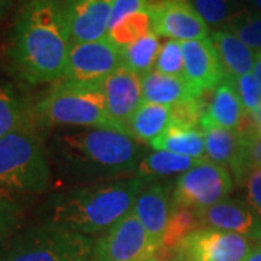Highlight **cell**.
<instances>
[{
  "mask_svg": "<svg viewBox=\"0 0 261 261\" xmlns=\"http://www.w3.org/2000/svg\"><path fill=\"white\" fill-rule=\"evenodd\" d=\"M47 151L60 177L80 186L129 176L145 157L138 141L112 128H60Z\"/></svg>",
  "mask_w": 261,
  "mask_h": 261,
  "instance_id": "6da1fadb",
  "label": "cell"
},
{
  "mask_svg": "<svg viewBox=\"0 0 261 261\" xmlns=\"http://www.w3.org/2000/svg\"><path fill=\"white\" fill-rule=\"evenodd\" d=\"M70 48L58 0H31L13 25L8 58L20 82L57 83L64 79Z\"/></svg>",
  "mask_w": 261,
  "mask_h": 261,
  "instance_id": "7a4b0ae2",
  "label": "cell"
},
{
  "mask_svg": "<svg viewBox=\"0 0 261 261\" xmlns=\"http://www.w3.org/2000/svg\"><path fill=\"white\" fill-rule=\"evenodd\" d=\"M144 186L145 181L141 178L126 177L57 192L39 206V224L60 226L87 237L109 231L129 214Z\"/></svg>",
  "mask_w": 261,
  "mask_h": 261,
  "instance_id": "3957f363",
  "label": "cell"
},
{
  "mask_svg": "<svg viewBox=\"0 0 261 261\" xmlns=\"http://www.w3.org/2000/svg\"><path fill=\"white\" fill-rule=\"evenodd\" d=\"M53 183V168L34 111L0 140V193L39 195Z\"/></svg>",
  "mask_w": 261,
  "mask_h": 261,
  "instance_id": "277c9868",
  "label": "cell"
},
{
  "mask_svg": "<svg viewBox=\"0 0 261 261\" xmlns=\"http://www.w3.org/2000/svg\"><path fill=\"white\" fill-rule=\"evenodd\" d=\"M41 129L47 128H112L102 86L79 84L67 80L54 83L34 106ZM119 130V129H118Z\"/></svg>",
  "mask_w": 261,
  "mask_h": 261,
  "instance_id": "5b68a950",
  "label": "cell"
},
{
  "mask_svg": "<svg viewBox=\"0 0 261 261\" xmlns=\"http://www.w3.org/2000/svg\"><path fill=\"white\" fill-rule=\"evenodd\" d=\"M94 245L92 237L39 224L16 233L0 254V261H89Z\"/></svg>",
  "mask_w": 261,
  "mask_h": 261,
  "instance_id": "8992f818",
  "label": "cell"
},
{
  "mask_svg": "<svg viewBox=\"0 0 261 261\" xmlns=\"http://www.w3.org/2000/svg\"><path fill=\"white\" fill-rule=\"evenodd\" d=\"M232 187V174L228 168L207 159L200 160L174 183L173 205L205 211L226 199Z\"/></svg>",
  "mask_w": 261,
  "mask_h": 261,
  "instance_id": "52a82bcc",
  "label": "cell"
},
{
  "mask_svg": "<svg viewBox=\"0 0 261 261\" xmlns=\"http://www.w3.org/2000/svg\"><path fill=\"white\" fill-rule=\"evenodd\" d=\"M161 250L129 212L96 243L93 261H149Z\"/></svg>",
  "mask_w": 261,
  "mask_h": 261,
  "instance_id": "ba28073f",
  "label": "cell"
},
{
  "mask_svg": "<svg viewBox=\"0 0 261 261\" xmlns=\"http://www.w3.org/2000/svg\"><path fill=\"white\" fill-rule=\"evenodd\" d=\"M123 65L122 49L111 38L71 44L63 80L79 84H102Z\"/></svg>",
  "mask_w": 261,
  "mask_h": 261,
  "instance_id": "9c48e42d",
  "label": "cell"
},
{
  "mask_svg": "<svg viewBox=\"0 0 261 261\" xmlns=\"http://www.w3.org/2000/svg\"><path fill=\"white\" fill-rule=\"evenodd\" d=\"M251 241L240 233L202 226L176 247L178 261H245Z\"/></svg>",
  "mask_w": 261,
  "mask_h": 261,
  "instance_id": "30bf717a",
  "label": "cell"
},
{
  "mask_svg": "<svg viewBox=\"0 0 261 261\" xmlns=\"http://www.w3.org/2000/svg\"><path fill=\"white\" fill-rule=\"evenodd\" d=\"M152 31L174 41H195L209 37V27L189 0H160L148 3Z\"/></svg>",
  "mask_w": 261,
  "mask_h": 261,
  "instance_id": "8fae6325",
  "label": "cell"
},
{
  "mask_svg": "<svg viewBox=\"0 0 261 261\" xmlns=\"http://www.w3.org/2000/svg\"><path fill=\"white\" fill-rule=\"evenodd\" d=\"M71 44L108 35L115 0H58Z\"/></svg>",
  "mask_w": 261,
  "mask_h": 261,
  "instance_id": "7c38bea8",
  "label": "cell"
},
{
  "mask_svg": "<svg viewBox=\"0 0 261 261\" xmlns=\"http://www.w3.org/2000/svg\"><path fill=\"white\" fill-rule=\"evenodd\" d=\"M109 116L119 130L126 132L130 116L144 102L141 75L122 65L102 84Z\"/></svg>",
  "mask_w": 261,
  "mask_h": 261,
  "instance_id": "4fadbf2b",
  "label": "cell"
},
{
  "mask_svg": "<svg viewBox=\"0 0 261 261\" xmlns=\"http://www.w3.org/2000/svg\"><path fill=\"white\" fill-rule=\"evenodd\" d=\"M185 79L199 93L212 92L224 80L225 71L211 38L181 42Z\"/></svg>",
  "mask_w": 261,
  "mask_h": 261,
  "instance_id": "5bb4252c",
  "label": "cell"
},
{
  "mask_svg": "<svg viewBox=\"0 0 261 261\" xmlns=\"http://www.w3.org/2000/svg\"><path fill=\"white\" fill-rule=\"evenodd\" d=\"M197 212L202 226L240 233L250 241H261V216L248 202L224 199L219 203Z\"/></svg>",
  "mask_w": 261,
  "mask_h": 261,
  "instance_id": "9a60e30c",
  "label": "cell"
},
{
  "mask_svg": "<svg viewBox=\"0 0 261 261\" xmlns=\"http://www.w3.org/2000/svg\"><path fill=\"white\" fill-rule=\"evenodd\" d=\"M171 207L173 192L170 190V187L163 185L161 181H151L145 183V186L142 187L130 212L135 215V218L140 221L149 237L161 247V241L171 215Z\"/></svg>",
  "mask_w": 261,
  "mask_h": 261,
  "instance_id": "2e32d148",
  "label": "cell"
},
{
  "mask_svg": "<svg viewBox=\"0 0 261 261\" xmlns=\"http://www.w3.org/2000/svg\"><path fill=\"white\" fill-rule=\"evenodd\" d=\"M200 129L205 137L206 159L231 170L237 178L243 157V134L240 130L218 126L205 118H202Z\"/></svg>",
  "mask_w": 261,
  "mask_h": 261,
  "instance_id": "e0dca14e",
  "label": "cell"
},
{
  "mask_svg": "<svg viewBox=\"0 0 261 261\" xmlns=\"http://www.w3.org/2000/svg\"><path fill=\"white\" fill-rule=\"evenodd\" d=\"M141 80L144 102L174 106L178 103L202 97V94L185 77L166 75L151 70L141 75Z\"/></svg>",
  "mask_w": 261,
  "mask_h": 261,
  "instance_id": "ac0fdd59",
  "label": "cell"
},
{
  "mask_svg": "<svg viewBox=\"0 0 261 261\" xmlns=\"http://www.w3.org/2000/svg\"><path fill=\"white\" fill-rule=\"evenodd\" d=\"M211 41L219 56L228 79H237L252 73L255 53L247 47L229 29H216L211 32Z\"/></svg>",
  "mask_w": 261,
  "mask_h": 261,
  "instance_id": "d6986e66",
  "label": "cell"
},
{
  "mask_svg": "<svg viewBox=\"0 0 261 261\" xmlns=\"http://www.w3.org/2000/svg\"><path fill=\"white\" fill-rule=\"evenodd\" d=\"M245 111L232 80L225 77L212 90V97L206 105L203 118L218 126L228 129H240Z\"/></svg>",
  "mask_w": 261,
  "mask_h": 261,
  "instance_id": "ffe728a7",
  "label": "cell"
},
{
  "mask_svg": "<svg viewBox=\"0 0 261 261\" xmlns=\"http://www.w3.org/2000/svg\"><path fill=\"white\" fill-rule=\"evenodd\" d=\"M173 123L171 106L142 102L126 125V132L132 138L151 144Z\"/></svg>",
  "mask_w": 261,
  "mask_h": 261,
  "instance_id": "44dd1931",
  "label": "cell"
},
{
  "mask_svg": "<svg viewBox=\"0 0 261 261\" xmlns=\"http://www.w3.org/2000/svg\"><path fill=\"white\" fill-rule=\"evenodd\" d=\"M157 151H168L193 160H205V137L197 126L171 123L159 138L149 144Z\"/></svg>",
  "mask_w": 261,
  "mask_h": 261,
  "instance_id": "7402d4cb",
  "label": "cell"
},
{
  "mask_svg": "<svg viewBox=\"0 0 261 261\" xmlns=\"http://www.w3.org/2000/svg\"><path fill=\"white\" fill-rule=\"evenodd\" d=\"M200 160H193L183 155H177L168 151H154L145 154V157L141 160L140 166L135 171V177L141 178L145 183L160 181L163 178L180 177L185 174Z\"/></svg>",
  "mask_w": 261,
  "mask_h": 261,
  "instance_id": "603a6c76",
  "label": "cell"
},
{
  "mask_svg": "<svg viewBox=\"0 0 261 261\" xmlns=\"http://www.w3.org/2000/svg\"><path fill=\"white\" fill-rule=\"evenodd\" d=\"M34 111L25 96L9 83L0 82V140L16 129Z\"/></svg>",
  "mask_w": 261,
  "mask_h": 261,
  "instance_id": "cb8c5ba5",
  "label": "cell"
},
{
  "mask_svg": "<svg viewBox=\"0 0 261 261\" xmlns=\"http://www.w3.org/2000/svg\"><path fill=\"white\" fill-rule=\"evenodd\" d=\"M192 6L205 20L207 27L216 29L226 28L233 19L248 10L247 0H189Z\"/></svg>",
  "mask_w": 261,
  "mask_h": 261,
  "instance_id": "d4e9b609",
  "label": "cell"
},
{
  "mask_svg": "<svg viewBox=\"0 0 261 261\" xmlns=\"http://www.w3.org/2000/svg\"><path fill=\"white\" fill-rule=\"evenodd\" d=\"M160 37L152 31L145 37L138 39L129 47L122 49L123 65L130 68L132 71L144 75L151 70H154V64L160 53Z\"/></svg>",
  "mask_w": 261,
  "mask_h": 261,
  "instance_id": "484cf974",
  "label": "cell"
},
{
  "mask_svg": "<svg viewBox=\"0 0 261 261\" xmlns=\"http://www.w3.org/2000/svg\"><path fill=\"white\" fill-rule=\"evenodd\" d=\"M152 32V22L147 10L135 12L122 18L115 27L109 29L108 37L115 45L123 49L129 47L138 39Z\"/></svg>",
  "mask_w": 261,
  "mask_h": 261,
  "instance_id": "4316f807",
  "label": "cell"
},
{
  "mask_svg": "<svg viewBox=\"0 0 261 261\" xmlns=\"http://www.w3.org/2000/svg\"><path fill=\"white\" fill-rule=\"evenodd\" d=\"M202 228L199 212L195 209H189L183 206H174L171 207V215L168 219L167 228L161 241V250L163 248H176L181 243L183 238H186L190 232Z\"/></svg>",
  "mask_w": 261,
  "mask_h": 261,
  "instance_id": "83f0119b",
  "label": "cell"
},
{
  "mask_svg": "<svg viewBox=\"0 0 261 261\" xmlns=\"http://www.w3.org/2000/svg\"><path fill=\"white\" fill-rule=\"evenodd\" d=\"M224 29H229L254 53H261V15L245 10Z\"/></svg>",
  "mask_w": 261,
  "mask_h": 261,
  "instance_id": "f1b7e54d",
  "label": "cell"
},
{
  "mask_svg": "<svg viewBox=\"0 0 261 261\" xmlns=\"http://www.w3.org/2000/svg\"><path fill=\"white\" fill-rule=\"evenodd\" d=\"M22 209L13 197L0 193V254L16 235Z\"/></svg>",
  "mask_w": 261,
  "mask_h": 261,
  "instance_id": "f546056e",
  "label": "cell"
},
{
  "mask_svg": "<svg viewBox=\"0 0 261 261\" xmlns=\"http://www.w3.org/2000/svg\"><path fill=\"white\" fill-rule=\"evenodd\" d=\"M154 71H159L166 75L185 77V61H183V51L180 41L167 39L161 45L154 64Z\"/></svg>",
  "mask_w": 261,
  "mask_h": 261,
  "instance_id": "4dcf8cb0",
  "label": "cell"
},
{
  "mask_svg": "<svg viewBox=\"0 0 261 261\" xmlns=\"http://www.w3.org/2000/svg\"><path fill=\"white\" fill-rule=\"evenodd\" d=\"M241 134L244 137V148L240 173L237 176L238 181H244L251 170L261 168V132L248 130Z\"/></svg>",
  "mask_w": 261,
  "mask_h": 261,
  "instance_id": "1f68e13d",
  "label": "cell"
},
{
  "mask_svg": "<svg viewBox=\"0 0 261 261\" xmlns=\"http://www.w3.org/2000/svg\"><path fill=\"white\" fill-rule=\"evenodd\" d=\"M231 80L237 89V93L240 96V100L243 103L244 111L247 113L255 112L261 106V93L252 73L237 77V79H231Z\"/></svg>",
  "mask_w": 261,
  "mask_h": 261,
  "instance_id": "d6a6232c",
  "label": "cell"
},
{
  "mask_svg": "<svg viewBox=\"0 0 261 261\" xmlns=\"http://www.w3.org/2000/svg\"><path fill=\"white\" fill-rule=\"evenodd\" d=\"M147 8H148V0H115L111 20H109V29L115 27L122 18L135 12L147 10Z\"/></svg>",
  "mask_w": 261,
  "mask_h": 261,
  "instance_id": "836d02e7",
  "label": "cell"
},
{
  "mask_svg": "<svg viewBox=\"0 0 261 261\" xmlns=\"http://www.w3.org/2000/svg\"><path fill=\"white\" fill-rule=\"evenodd\" d=\"M247 202L261 216V168H255L248 173L244 180Z\"/></svg>",
  "mask_w": 261,
  "mask_h": 261,
  "instance_id": "e575fe53",
  "label": "cell"
},
{
  "mask_svg": "<svg viewBox=\"0 0 261 261\" xmlns=\"http://www.w3.org/2000/svg\"><path fill=\"white\" fill-rule=\"evenodd\" d=\"M252 75L255 79V82L258 84L261 93V53H255V61H254V67H252Z\"/></svg>",
  "mask_w": 261,
  "mask_h": 261,
  "instance_id": "d590c367",
  "label": "cell"
},
{
  "mask_svg": "<svg viewBox=\"0 0 261 261\" xmlns=\"http://www.w3.org/2000/svg\"><path fill=\"white\" fill-rule=\"evenodd\" d=\"M245 261H261V241L252 247L251 252L248 254Z\"/></svg>",
  "mask_w": 261,
  "mask_h": 261,
  "instance_id": "8d00e7d4",
  "label": "cell"
},
{
  "mask_svg": "<svg viewBox=\"0 0 261 261\" xmlns=\"http://www.w3.org/2000/svg\"><path fill=\"white\" fill-rule=\"evenodd\" d=\"M10 5H12V0H0V22L6 18L10 9Z\"/></svg>",
  "mask_w": 261,
  "mask_h": 261,
  "instance_id": "74e56055",
  "label": "cell"
},
{
  "mask_svg": "<svg viewBox=\"0 0 261 261\" xmlns=\"http://www.w3.org/2000/svg\"><path fill=\"white\" fill-rule=\"evenodd\" d=\"M247 3H248L250 10L261 15V0H247Z\"/></svg>",
  "mask_w": 261,
  "mask_h": 261,
  "instance_id": "f35d334b",
  "label": "cell"
},
{
  "mask_svg": "<svg viewBox=\"0 0 261 261\" xmlns=\"http://www.w3.org/2000/svg\"><path fill=\"white\" fill-rule=\"evenodd\" d=\"M149 261H178V260H167V258H152V260H149Z\"/></svg>",
  "mask_w": 261,
  "mask_h": 261,
  "instance_id": "ab89813d",
  "label": "cell"
},
{
  "mask_svg": "<svg viewBox=\"0 0 261 261\" xmlns=\"http://www.w3.org/2000/svg\"><path fill=\"white\" fill-rule=\"evenodd\" d=\"M155 2H160V0H148V3H155Z\"/></svg>",
  "mask_w": 261,
  "mask_h": 261,
  "instance_id": "60d3db41",
  "label": "cell"
}]
</instances>
